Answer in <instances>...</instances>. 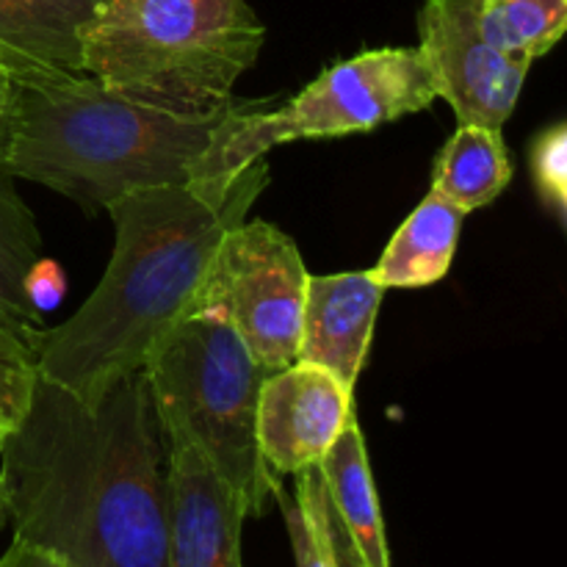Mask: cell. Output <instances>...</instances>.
<instances>
[{
	"mask_svg": "<svg viewBox=\"0 0 567 567\" xmlns=\"http://www.w3.org/2000/svg\"><path fill=\"white\" fill-rule=\"evenodd\" d=\"M482 0H426L419 11V53L435 97L452 105L460 125L502 131L518 105L529 66L487 42Z\"/></svg>",
	"mask_w": 567,
	"mask_h": 567,
	"instance_id": "cell-8",
	"label": "cell"
},
{
	"mask_svg": "<svg viewBox=\"0 0 567 567\" xmlns=\"http://www.w3.org/2000/svg\"><path fill=\"white\" fill-rule=\"evenodd\" d=\"M319 471L327 496H330L336 513L341 515L365 567H391L374 474H371L369 452H365L363 432H360L354 413L330 452L321 457Z\"/></svg>",
	"mask_w": 567,
	"mask_h": 567,
	"instance_id": "cell-14",
	"label": "cell"
},
{
	"mask_svg": "<svg viewBox=\"0 0 567 567\" xmlns=\"http://www.w3.org/2000/svg\"><path fill=\"white\" fill-rule=\"evenodd\" d=\"M264 39L247 0H105L83 37V72L138 105L208 120L236 105Z\"/></svg>",
	"mask_w": 567,
	"mask_h": 567,
	"instance_id": "cell-4",
	"label": "cell"
},
{
	"mask_svg": "<svg viewBox=\"0 0 567 567\" xmlns=\"http://www.w3.org/2000/svg\"><path fill=\"white\" fill-rule=\"evenodd\" d=\"M269 183L255 161L221 199L197 188H150L105 208L114 252L92 297L37 338V371L86 408H97L122 377L142 371L155 343L199 308L227 233L247 219Z\"/></svg>",
	"mask_w": 567,
	"mask_h": 567,
	"instance_id": "cell-2",
	"label": "cell"
},
{
	"mask_svg": "<svg viewBox=\"0 0 567 567\" xmlns=\"http://www.w3.org/2000/svg\"><path fill=\"white\" fill-rule=\"evenodd\" d=\"M513 181L507 142L502 131L460 125L443 144L432 169V194L471 214L491 205Z\"/></svg>",
	"mask_w": 567,
	"mask_h": 567,
	"instance_id": "cell-15",
	"label": "cell"
},
{
	"mask_svg": "<svg viewBox=\"0 0 567 567\" xmlns=\"http://www.w3.org/2000/svg\"><path fill=\"white\" fill-rule=\"evenodd\" d=\"M308 277L288 233L244 219L221 241L199 308L219 310L255 363L275 374L297 363Z\"/></svg>",
	"mask_w": 567,
	"mask_h": 567,
	"instance_id": "cell-7",
	"label": "cell"
},
{
	"mask_svg": "<svg viewBox=\"0 0 567 567\" xmlns=\"http://www.w3.org/2000/svg\"><path fill=\"white\" fill-rule=\"evenodd\" d=\"M14 540L64 567H169L166 437L142 371L97 408L39 377L0 446Z\"/></svg>",
	"mask_w": 567,
	"mask_h": 567,
	"instance_id": "cell-1",
	"label": "cell"
},
{
	"mask_svg": "<svg viewBox=\"0 0 567 567\" xmlns=\"http://www.w3.org/2000/svg\"><path fill=\"white\" fill-rule=\"evenodd\" d=\"M64 293H66L64 271H61L59 264H53V260L48 258H39L37 264L28 269L25 280H22V297H25L28 308L39 316L53 310L55 305L64 299Z\"/></svg>",
	"mask_w": 567,
	"mask_h": 567,
	"instance_id": "cell-22",
	"label": "cell"
},
{
	"mask_svg": "<svg viewBox=\"0 0 567 567\" xmlns=\"http://www.w3.org/2000/svg\"><path fill=\"white\" fill-rule=\"evenodd\" d=\"M161 430H177L205 454L241 502L264 515L277 480L258 449V396L266 371L230 321L199 308L166 332L142 365Z\"/></svg>",
	"mask_w": 567,
	"mask_h": 567,
	"instance_id": "cell-5",
	"label": "cell"
},
{
	"mask_svg": "<svg viewBox=\"0 0 567 567\" xmlns=\"http://www.w3.org/2000/svg\"><path fill=\"white\" fill-rule=\"evenodd\" d=\"M17 177L6 164V114L0 116V293L42 324V316L28 308L22 297V280L28 269L42 258V236L31 208L22 203L14 186Z\"/></svg>",
	"mask_w": 567,
	"mask_h": 567,
	"instance_id": "cell-17",
	"label": "cell"
},
{
	"mask_svg": "<svg viewBox=\"0 0 567 567\" xmlns=\"http://www.w3.org/2000/svg\"><path fill=\"white\" fill-rule=\"evenodd\" d=\"M275 498L280 502L282 515H286L288 537H291L293 563H297V567H336L332 565L330 548H327L324 532H321L319 520L310 513L308 504L302 502V496L293 493V498H288L282 493V487H277Z\"/></svg>",
	"mask_w": 567,
	"mask_h": 567,
	"instance_id": "cell-21",
	"label": "cell"
},
{
	"mask_svg": "<svg viewBox=\"0 0 567 567\" xmlns=\"http://www.w3.org/2000/svg\"><path fill=\"white\" fill-rule=\"evenodd\" d=\"M385 288L371 271L308 277L297 360L321 365L354 391L369 358Z\"/></svg>",
	"mask_w": 567,
	"mask_h": 567,
	"instance_id": "cell-11",
	"label": "cell"
},
{
	"mask_svg": "<svg viewBox=\"0 0 567 567\" xmlns=\"http://www.w3.org/2000/svg\"><path fill=\"white\" fill-rule=\"evenodd\" d=\"M532 181L540 203L565 221L567 210V127L563 122L537 133L532 142Z\"/></svg>",
	"mask_w": 567,
	"mask_h": 567,
	"instance_id": "cell-19",
	"label": "cell"
},
{
	"mask_svg": "<svg viewBox=\"0 0 567 567\" xmlns=\"http://www.w3.org/2000/svg\"><path fill=\"white\" fill-rule=\"evenodd\" d=\"M465 214L437 194H426L404 225L393 233L385 252L371 269L382 288H426L452 269Z\"/></svg>",
	"mask_w": 567,
	"mask_h": 567,
	"instance_id": "cell-13",
	"label": "cell"
},
{
	"mask_svg": "<svg viewBox=\"0 0 567 567\" xmlns=\"http://www.w3.org/2000/svg\"><path fill=\"white\" fill-rule=\"evenodd\" d=\"M0 567H64V565H59L53 557L39 551V548H31L25 546V543L14 540L9 546V551L0 557Z\"/></svg>",
	"mask_w": 567,
	"mask_h": 567,
	"instance_id": "cell-23",
	"label": "cell"
},
{
	"mask_svg": "<svg viewBox=\"0 0 567 567\" xmlns=\"http://www.w3.org/2000/svg\"><path fill=\"white\" fill-rule=\"evenodd\" d=\"M169 482V567H244L236 493L183 432L164 430Z\"/></svg>",
	"mask_w": 567,
	"mask_h": 567,
	"instance_id": "cell-10",
	"label": "cell"
},
{
	"mask_svg": "<svg viewBox=\"0 0 567 567\" xmlns=\"http://www.w3.org/2000/svg\"><path fill=\"white\" fill-rule=\"evenodd\" d=\"M11 92H14V78H11L9 70H6V66L0 64V116H3L6 111H9Z\"/></svg>",
	"mask_w": 567,
	"mask_h": 567,
	"instance_id": "cell-25",
	"label": "cell"
},
{
	"mask_svg": "<svg viewBox=\"0 0 567 567\" xmlns=\"http://www.w3.org/2000/svg\"><path fill=\"white\" fill-rule=\"evenodd\" d=\"M297 476V493L302 496V502L308 504L310 513L319 520L321 532H324L327 548H330L332 565L336 567H365L363 557L354 548L352 537H349L347 526H343L341 515L332 507L330 496H327L324 480H321L319 465H310V468H302Z\"/></svg>",
	"mask_w": 567,
	"mask_h": 567,
	"instance_id": "cell-20",
	"label": "cell"
},
{
	"mask_svg": "<svg viewBox=\"0 0 567 567\" xmlns=\"http://www.w3.org/2000/svg\"><path fill=\"white\" fill-rule=\"evenodd\" d=\"M435 103L419 48H377L327 66L275 111L241 103L197 169L194 188L227 197L236 177L277 144L369 133Z\"/></svg>",
	"mask_w": 567,
	"mask_h": 567,
	"instance_id": "cell-6",
	"label": "cell"
},
{
	"mask_svg": "<svg viewBox=\"0 0 567 567\" xmlns=\"http://www.w3.org/2000/svg\"><path fill=\"white\" fill-rule=\"evenodd\" d=\"M352 391L313 363L266 374L258 396V449L275 476L319 465L352 419Z\"/></svg>",
	"mask_w": 567,
	"mask_h": 567,
	"instance_id": "cell-9",
	"label": "cell"
},
{
	"mask_svg": "<svg viewBox=\"0 0 567 567\" xmlns=\"http://www.w3.org/2000/svg\"><path fill=\"white\" fill-rule=\"evenodd\" d=\"M6 524V504H3V496H0V526Z\"/></svg>",
	"mask_w": 567,
	"mask_h": 567,
	"instance_id": "cell-26",
	"label": "cell"
},
{
	"mask_svg": "<svg viewBox=\"0 0 567 567\" xmlns=\"http://www.w3.org/2000/svg\"><path fill=\"white\" fill-rule=\"evenodd\" d=\"M6 435H9V430H6V426H0V446H3V441H6Z\"/></svg>",
	"mask_w": 567,
	"mask_h": 567,
	"instance_id": "cell-27",
	"label": "cell"
},
{
	"mask_svg": "<svg viewBox=\"0 0 567 567\" xmlns=\"http://www.w3.org/2000/svg\"><path fill=\"white\" fill-rule=\"evenodd\" d=\"M0 327H11V330H42L39 321H33L31 316H25L22 310H17L9 299L0 293Z\"/></svg>",
	"mask_w": 567,
	"mask_h": 567,
	"instance_id": "cell-24",
	"label": "cell"
},
{
	"mask_svg": "<svg viewBox=\"0 0 567 567\" xmlns=\"http://www.w3.org/2000/svg\"><path fill=\"white\" fill-rule=\"evenodd\" d=\"M480 22L493 48L532 64L563 39L567 0H482Z\"/></svg>",
	"mask_w": 567,
	"mask_h": 567,
	"instance_id": "cell-16",
	"label": "cell"
},
{
	"mask_svg": "<svg viewBox=\"0 0 567 567\" xmlns=\"http://www.w3.org/2000/svg\"><path fill=\"white\" fill-rule=\"evenodd\" d=\"M241 103L188 120L120 97L92 75L22 81L6 111V164L14 177L97 214L127 194L194 188L210 144Z\"/></svg>",
	"mask_w": 567,
	"mask_h": 567,
	"instance_id": "cell-3",
	"label": "cell"
},
{
	"mask_svg": "<svg viewBox=\"0 0 567 567\" xmlns=\"http://www.w3.org/2000/svg\"><path fill=\"white\" fill-rule=\"evenodd\" d=\"M42 330L0 327V426L14 430L31 404L37 371V338Z\"/></svg>",
	"mask_w": 567,
	"mask_h": 567,
	"instance_id": "cell-18",
	"label": "cell"
},
{
	"mask_svg": "<svg viewBox=\"0 0 567 567\" xmlns=\"http://www.w3.org/2000/svg\"><path fill=\"white\" fill-rule=\"evenodd\" d=\"M105 0H0V64L14 83L86 75L83 37Z\"/></svg>",
	"mask_w": 567,
	"mask_h": 567,
	"instance_id": "cell-12",
	"label": "cell"
}]
</instances>
